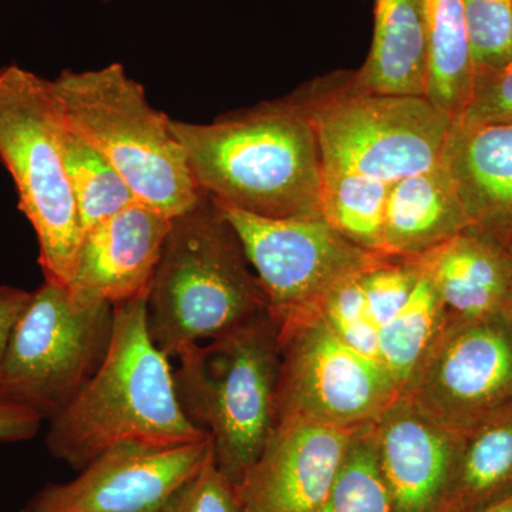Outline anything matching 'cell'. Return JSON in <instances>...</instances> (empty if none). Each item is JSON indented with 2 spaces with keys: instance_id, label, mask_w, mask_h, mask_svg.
<instances>
[{
  "instance_id": "cell-6",
  "label": "cell",
  "mask_w": 512,
  "mask_h": 512,
  "mask_svg": "<svg viewBox=\"0 0 512 512\" xmlns=\"http://www.w3.org/2000/svg\"><path fill=\"white\" fill-rule=\"evenodd\" d=\"M62 127L52 80L18 64L0 67V163L35 231L43 279L67 288L83 229L64 168Z\"/></svg>"
},
{
  "instance_id": "cell-34",
  "label": "cell",
  "mask_w": 512,
  "mask_h": 512,
  "mask_svg": "<svg viewBox=\"0 0 512 512\" xmlns=\"http://www.w3.org/2000/svg\"><path fill=\"white\" fill-rule=\"evenodd\" d=\"M508 252H510V256H511V261H512V245L510 248H508Z\"/></svg>"
},
{
  "instance_id": "cell-5",
  "label": "cell",
  "mask_w": 512,
  "mask_h": 512,
  "mask_svg": "<svg viewBox=\"0 0 512 512\" xmlns=\"http://www.w3.org/2000/svg\"><path fill=\"white\" fill-rule=\"evenodd\" d=\"M52 87L66 126L113 165L138 202L174 218L201 200L170 117L151 106L123 64L66 69Z\"/></svg>"
},
{
  "instance_id": "cell-36",
  "label": "cell",
  "mask_w": 512,
  "mask_h": 512,
  "mask_svg": "<svg viewBox=\"0 0 512 512\" xmlns=\"http://www.w3.org/2000/svg\"><path fill=\"white\" fill-rule=\"evenodd\" d=\"M511 318H512V312H511Z\"/></svg>"
},
{
  "instance_id": "cell-2",
  "label": "cell",
  "mask_w": 512,
  "mask_h": 512,
  "mask_svg": "<svg viewBox=\"0 0 512 512\" xmlns=\"http://www.w3.org/2000/svg\"><path fill=\"white\" fill-rule=\"evenodd\" d=\"M49 421L50 453L77 470L123 443L178 447L210 439L178 403L170 357L148 333L147 298L114 306L113 335L103 363L73 402Z\"/></svg>"
},
{
  "instance_id": "cell-26",
  "label": "cell",
  "mask_w": 512,
  "mask_h": 512,
  "mask_svg": "<svg viewBox=\"0 0 512 512\" xmlns=\"http://www.w3.org/2000/svg\"><path fill=\"white\" fill-rule=\"evenodd\" d=\"M360 274L349 276L338 285L333 286L320 299L316 308L328 323L329 328L346 345L355 349L356 352L362 353L363 356L382 363V359H380V328L367 305Z\"/></svg>"
},
{
  "instance_id": "cell-22",
  "label": "cell",
  "mask_w": 512,
  "mask_h": 512,
  "mask_svg": "<svg viewBox=\"0 0 512 512\" xmlns=\"http://www.w3.org/2000/svg\"><path fill=\"white\" fill-rule=\"evenodd\" d=\"M390 185L352 171L323 168L320 214L357 247L383 255L384 215Z\"/></svg>"
},
{
  "instance_id": "cell-28",
  "label": "cell",
  "mask_w": 512,
  "mask_h": 512,
  "mask_svg": "<svg viewBox=\"0 0 512 512\" xmlns=\"http://www.w3.org/2000/svg\"><path fill=\"white\" fill-rule=\"evenodd\" d=\"M474 73L512 60V0H464Z\"/></svg>"
},
{
  "instance_id": "cell-1",
  "label": "cell",
  "mask_w": 512,
  "mask_h": 512,
  "mask_svg": "<svg viewBox=\"0 0 512 512\" xmlns=\"http://www.w3.org/2000/svg\"><path fill=\"white\" fill-rule=\"evenodd\" d=\"M200 190L265 218L322 217L323 161L311 120L291 99L212 123L171 119Z\"/></svg>"
},
{
  "instance_id": "cell-9",
  "label": "cell",
  "mask_w": 512,
  "mask_h": 512,
  "mask_svg": "<svg viewBox=\"0 0 512 512\" xmlns=\"http://www.w3.org/2000/svg\"><path fill=\"white\" fill-rule=\"evenodd\" d=\"M278 323V421L301 417L356 429L375 423L399 396L389 370L346 345L316 306Z\"/></svg>"
},
{
  "instance_id": "cell-30",
  "label": "cell",
  "mask_w": 512,
  "mask_h": 512,
  "mask_svg": "<svg viewBox=\"0 0 512 512\" xmlns=\"http://www.w3.org/2000/svg\"><path fill=\"white\" fill-rule=\"evenodd\" d=\"M457 121L474 124L512 123V60L474 73L466 109Z\"/></svg>"
},
{
  "instance_id": "cell-3",
  "label": "cell",
  "mask_w": 512,
  "mask_h": 512,
  "mask_svg": "<svg viewBox=\"0 0 512 512\" xmlns=\"http://www.w3.org/2000/svg\"><path fill=\"white\" fill-rule=\"evenodd\" d=\"M269 311L237 232L210 195L171 220L147 296V328L167 357Z\"/></svg>"
},
{
  "instance_id": "cell-23",
  "label": "cell",
  "mask_w": 512,
  "mask_h": 512,
  "mask_svg": "<svg viewBox=\"0 0 512 512\" xmlns=\"http://www.w3.org/2000/svg\"><path fill=\"white\" fill-rule=\"evenodd\" d=\"M447 322L446 309L424 269L409 301L380 329V359L400 392Z\"/></svg>"
},
{
  "instance_id": "cell-19",
  "label": "cell",
  "mask_w": 512,
  "mask_h": 512,
  "mask_svg": "<svg viewBox=\"0 0 512 512\" xmlns=\"http://www.w3.org/2000/svg\"><path fill=\"white\" fill-rule=\"evenodd\" d=\"M350 79L366 92L427 96L429 46L420 0H375L369 56Z\"/></svg>"
},
{
  "instance_id": "cell-35",
  "label": "cell",
  "mask_w": 512,
  "mask_h": 512,
  "mask_svg": "<svg viewBox=\"0 0 512 512\" xmlns=\"http://www.w3.org/2000/svg\"><path fill=\"white\" fill-rule=\"evenodd\" d=\"M99 2H104V3H106V2H111V0H99Z\"/></svg>"
},
{
  "instance_id": "cell-11",
  "label": "cell",
  "mask_w": 512,
  "mask_h": 512,
  "mask_svg": "<svg viewBox=\"0 0 512 512\" xmlns=\"http://www.w3.org/2000/svg\"><path fill=\"white\" fill-rule=\"evenodd\" d=\"M400 393L458 433L512 403L511 312L448 320Z\"/></svg>"
},
{
  "instance_id": "cell-16",
  "label": "cell",
  "mask_w": 512,
  "mask_h": 512,
  "mask_svg": "<svg viewBox=\"0 0 512 512\" xmlns=\"http://www.w3.org/2000/svg\"><path fill=\"white\" fill-rule=\"evenodd\" d=\"M440 165L470 231L512 245V123H463L448 130Z\"/></svg>"
},
{
  "instance_id": "cell-4",
  "label": "cell",
  "mask_w": 512,
  "mask_h": 512,
  "mask_svg": "<svg viewBox=\"0 0 512 512\" xmlns=\"http://www.w3.org/2000/svg\"><path fill=\"white\" fill-rule=\"evenodd\" d=\"M173 370L178 403L211 440L212 457L235 488L278 423L279 323L259 313L217 338L187 346Z\"/></svg>"
},
{
  "instance_id": "cell-12",
  "label": "cell",
  "mask_w": 512,
  "mask_h": 512,
  "mask_svg": "<svg viewBox=\"0 0 512 512\" xmlns=\"http://www.w3.org/2000/svg\"><path fill=\"white\" fill-rule=\"evenodd\" d=\"M210 451V439L178 447L119 444L69 483L47 485L20 512H164Z\"/></svg>"
},
{
  "instance_id": "cell-17",
  "label": "cell",
  "mask_w": 512,
  "mask_h": 512,
  "mask_svg": "<svg viewBox=\"0 0 512 512\" xmlns=\"http://www.w3.org/2000/svg\"><path fill=\"white\" fill-rule=\"evenodd\" d=\"M421 261L448 320L512 312L510 252L493 239L467 229Z\"/></svg>"
},
{
  "instance_id": "cell-32",
  "label": "cell",
  "mask_w": 512,
  "mask_h": 512,
  "mask_svg": "<svg viewBox=\"0 0 512 512\" xmlns=\"http://www.w3.org/2000/svg\"><path fill=\"white\" fill-rule=\"evenodd\" d=\"M32 292L16 286L0 285V369L5 359L13 328L28 305Z\"/></svg>"
},
{
  "instance_id": "cell-7",
  "label": "cell",
  "mask_w": 512,
  "mask_h": 512,
  "mask_svg": "<svg viewBox=\"0 0 512 512\" xmlns=\"http://www.w3.org/2000/svg\"><path fill=\"white\" fill-rule=\"evenodd\" d=\"M289 99L311 120L323 168L389 184L439 165L453 123L427 97L366 92L350 77L313 83Z\"/></svg>"
},
{
  "instance_id": "cell-10",
  "label": "cell",
  "mask_w": 512,
  "mask_h": 512,
  "mask_svg": "<svg viewBox=\"0 0 512 512\" xmlns=\"http://www.w3.org/2000/svg\"><path fill=\"white\" fill-rule=\"evenodd\" d=\"M217 205L237 232L276 322L315 308L333 286L380 256L357 247L323 217L265 218Z\"/></svg>"
},
{
  "instance_id": "cell-27",
  "label": "cell",
  "mask_w": 512,
  "mask_h": 512,
  "mask_svg": "<svg viewBox=\"0 0 512 512\" xmlns=\"http://www.w3.org/2000/svg\"><path fill=\"white\" fill-rule=\"evenodd\" d=\"M423 271L421 258L380 255L360 274L367 305L380 329L409 301Z\"/></svg>"
},
{
  "instance_id": "cell-29",
  "label": "cell",
  "mask_w": 512,
  "mask_h": 512,
  "mask_svg": "<svg viewBox=\"0 0 512 512\" xmlns=\"http://www.w3.org/2000/svg\"><path fill=\"white\" fill-rule=\"evenodd\" d=\"M164 512H244L234 487L212 457L171 498Z\"/></svg>"
},
{
  "instance_id": "cell-13",
  "label": "cell",
  "mask_w": 512,
  "mask_h": 512,
  "mask_svg": "<svg viewBox=\"0 0 512 512\" xmlns=\"http://www.w3.org/2000/svg\"><path fill=\"white\" fill-rule=\"evenodd\" d=\"M356 429L279 420L237 487L244 512H322Z\"/></svg>"
},
{
  "instance_id": "cell-18",
  "label": "cell",
  "mask_w": 512,
  "mask_h": 512,
  "mask_svg": "<svg viewBox=\"0 0 512 512\" xmlns=\"http://www.w3.org/2000/svg\"><path fill=\"white\" fill-rule=\"evenodd\" d=\"M470 228L441 165L390 185L383 255L421 258Z\"/></svg>"
},
{
  "instance_id": "cell-20",
  "label": "cell",
  "mask_w": 512,
  "mask_h": 512,
  "mask_svg": "<svg viewBox=\"0 0 512 512\" xmlns=\"http://www.w3.org/2000/svg\"><path fill=\"white\" fill-rule=\"evenodd\" d=\"M512 494V403L461 433L441 512H471Z\"/></svg>"
},
{
  "instance_id": "cell-15",
  "label": "cell",
  "mask_w": 512,
  "mask_h": 512,
  "mask_svg": "<svg viewBox=\"0 0 512 512\" xmlns=\"http://www.w3.org/2000/svg\"><path fill=\"white\" fill-rule=\"evenodd\" d=\"M377 458L396 512H441L461 433L400 393L373 423Z\"/></svg>"
},
{
  "instance_id": "cell-8",
  "label": "cell",
  "mask_w": 512,
  "mask_h": 512,
  "mask_svg": "<svg viewBox=\"0 0 512 512\" xmlns=\"http://www.w3.org/2000/svg\"><path fill=\"white\" fill-rule=\"evenodd\" d=\"M113 325L114 306L77 301L64 286L43 281L13 328L0 387L53 419L103 363Z\"/></svg>"
},
{
  "instance_id": "cell-31",
  "label": "cell",
  "mask_w": 512,
  "mask_h": 512,
  "mask_svg": "<svg viewBox=\"0 0 512 512\" xmlns=\"http://www.w3.org/2000/svg\"><path fill=\"white\" fill-rule=\"evenodd\" d=\"M45 417L0 387V443L33 439Z\"/></svg>"
},
{
  "instance_id": "cell-24",
  "label": "cell",
  "mask_w": 512,
  "mask_h": 512,
  "mask_svg": "<svg viewBox=\"0 0 512 512\" xmlns=\"http://www.w3.org/2000/svg\"><path fill=\"white\" fill-rule=\"evenodd\" d=\"M62 153L83 234L137 202L113 165L63 120Z\"/></svg>"
},
{
  "instance_id": "cell-33",
  "label": "cell",
  "mask_w": 512,
  "mask_h": 512,
  "mask_svg": "<svg viewBox=\"0 0 512 512\" xmlns=\"http://www.w3.org/2000/svg\"><path fill=\"white\" fill-rule=\"evenodd\" d=\"M471 512H512V494L503 498V500L498 501V503H494L488 505V507L481 508V510Z\"/></svg>"
},
{
  "instance_id": "cell-14",
  "label": "cell",
  "mask_w": 512,
  "mask_h": 512,
  "mask_svg": "<svg viewBox=\"0 0 512 512\" xmlns=\"http://www.w3.org/2000/svg\"><path fill=\"white\" fill-rule=\"evenodd\" d=\"M171 220L137 201L87 229L67 286L73 298L111 306L147 298Z\"/></svg>"
},
{
  "instance_id": "cell-25",
  "label": "cell",
  "mask_w": 512,
  "mask_h": 512,
  "mask_svg": "<svg viewBox=\"0 0 512 512\" xmlns=\"http://www.w3.org/2000/svg\"><path fill=\"white\" fill-rule=\"evenodd\" d=\"M373 423L357 427L322 512H396L384 480Z\"/></svg>"
},
{
  "instance_id": "cell-21",
  "label": "cell",
  "mask_w": 512,
  "mask_h": 512,
  "mask_svg": "<svg viewBox=\"0 0 512 512\" xmlns=\"http://www.w3.org/2000/svg\"><path fill=\"white\" fill-rule=\"evenodd\" d=\"M429 46L427 99L451 120L466 109L474 64L464 0H420Z\"/></svg>"
}]
</instances>
